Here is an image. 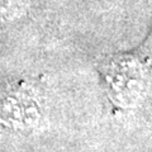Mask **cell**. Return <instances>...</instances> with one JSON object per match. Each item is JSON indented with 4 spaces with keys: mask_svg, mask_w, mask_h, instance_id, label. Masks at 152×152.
<instances>
[{
    "mask_svg": "<svg viewBox=\"0 0 152 152\" xmlns=\"http://www.w3.org/2000/svg\"><path fill=\"white\" fill-rule=\"evenodd\" d=\"M29 0H0V20H13L24 14Z\"/></svg>",
    "mask_w": 152,
    "mask_h": 152,
    "instance_id": "6da1fadb",
    "label": "cell"
}]
</instances>
